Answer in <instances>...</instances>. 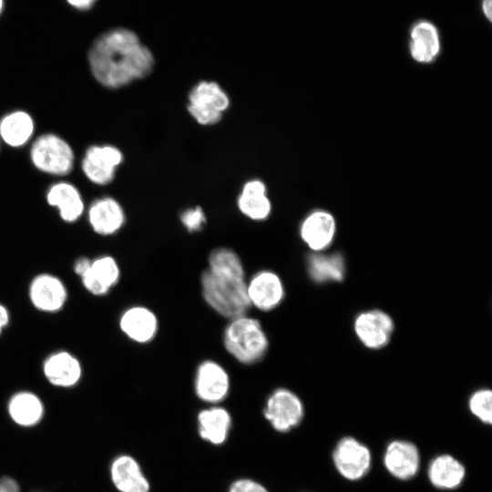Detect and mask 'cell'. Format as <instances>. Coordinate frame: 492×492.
<instances>
[{
  "mask_svg": "<svg viewBox=\"0 0 492 492\" xmlns=\"http://www.w3.org/2000/svg\"><path fill=\"white\" fill-rule=\"evenodd\" d=\"M246 293L250 306L268 312L275 309L282 302L284 286L277 273L262 270L246 281Z\"/></svg>",
  "mask_w": 492,
  "mask_h": 492,
  "instance_id": "30bf717a",
  "label": "cell"
},
{
  "mask_svg": "<svg viewBox=\"0 0 492 492\" xmlns=\"http://www.w3.org/2000/svg\"><path fill=\"white\" fill-rule=\"evenodd\" d=\"M90 71L101 86L117 89L147 77L154 59L130 30L112 29L100 35L87 52Z\"/></svg>",
  "mask_w": 492,
  "mask_h": 492,
  "instance_id": "6da1fadb",
  "label": "cell"
},
{
  "mask_svg": "<svg viewBox=\"0 0 492 492\" xmlns=\"http://www.w3.org/2000/svg\"><path fill=\"white\" fill-rule=\"evenodd\" d=\"M0 147H1V139H0Z\"/></svg>",
  "mask_w": 492,
  "mask_h": 492,
  "instance_id": "74e56055",
  "label": "cell"
},
{
  "mask_svg": "<svg viewBox=\"0 0 492 492\" xmlns=\"http://www.w3.org/2000/svg\"><path fill=\"white\" fill-rule=\"evenodd\" d=\"M428 478L433 486L440 489H454L465 477V467L450 455L435 457L428 466Z\"/></svg>",
  "mask_w": 492,
  "mask_h": 492,
  "instance_id": "cb8c5ba5",
  "label": "cell"
},
{
  "mask_svg": "<svg viewBox=\"0 0 492 492\" xmlns=\"http://www.w3.org/2000/svg\"><path fill=\"white\" fill-rule=\"evenodd\" d=\"M2 8H3V0H0V13L2 11Z\"/></svg>",
  "mask_w": 492,
  "mask_h": 492,
  "instance_id": "8d00e7d4",
  "label": "cell"
},
{
  "mask_svg": "<svg viewBox=\"0 0 492 492\" xmlns=\"http://www.w3.org/2000/svg\"><path fill=\"white\" fill-rule=\"evenodd\" d=\"M69 5L80 10L89 9L96 0H67Z\"/></svg>",
  "mask_w": 492,
  "mask_h": 492,
  "instance_id": "836d02e7",
  "label": "cell"
},
{
  "mask_svg": "<svg viewBox=\"0 0 492 492\" xmlns=\"http://www.w3.org/2000/svg\"><path fill=\"white\" fill-rule=\"evenodd\" d=\"M335 232L333 217L323 210L308 215L302 223L300 233L302 241L313 251H321L330 245Z\"/></svg>",
  "mask_w": 492,
  "mask_h": 492,
  "instance_id": "ffe728a7",
  "label": "cell"
},
{
  "mask_svg": "<svg viewBox=\"0 0 492 492\" xmlns=\"http://www.w3.org/2000/svg\"><path fill=\"white\" fill-rule=\"evenodd\" d=\"M241 213L253 220H263L271 212V202L266 196V187L258 179L248 181L238 199Z\"/></svg>",
  "mask_w": 492,
  "mask_h": 492,
  "instance_id": "d4e9b609",
  "label": "cell"
},
{
  "mask_svg": "<svg viewBox=\"0 0 492 492\" xmlns=\"http://www.w3.org/2000/svg\"><path fill=\"white\" fill-rule=\"evenodd\" d=\"M198 430L200 436L212 445L223 444L231 426V417L228 410L214 405L199 412Z\"/></svg>",
  "mask_w": 492,
  "mask_h": 492,
  "instance_id": "7402d4cb",
  "label": "cell"
},
{
  "mask_svg": "<svg viewBox=\"0 0 492 492\" xmlns=\"http://www.w3.org/2000/svg\"><path fill=\"white\" fill-rule=\"evenodd\" d=\"M409 52L419 63H431L441 52V36L436 24L428 19H417L409 28Z\"/></svg>",
  "mask_w": 492,
  "mask_h": 492,
  "instance_id": "8fae6325",
  "label": "cell"
},
{
  "mask_svg": "<svg viewBox=\"0 0 492 492\" xmlns=\"http://www.w3.org/2000/svg\"><path fill=\"white\" fill-rule=\"evenodd\" d=\"M394 330L392 318L383 311L361 313L354 321V332L368 348L378 349L388 343Z\"/></svg>",
  "mask_w": 492,
  "mask_h": 492,
  "instance_id": "7c38bea8",
  "label": "cell"
},
{
  "mask_svg": "<svg viewBox=\"0 0 492 492\" xmlns=\"http://www.w3.org/2000/svg\"><path fill=\"white\" fill-rule=\"evenodd\" d=\"M228 492H268V490L260 483L249 479L241 478L235 480L229 488Z\"/></svg>",
  "mask_w": 492,
  "mask_h": 492,
  "instance_id": "f546056e",
  "label": "cell"
},
{
  "mask_svg": "<svg viewBox=\"0 0 492 492\" xmlns=\"http://www.w3.org/2000/svg\"><path fill=\"white\" fill-rule=\"evenodd\" d=\"M333 460L343 477L357 480L367 474L371 466V454L367 446L355 438L347 436L337 443Z\"/></svg>",
  "mask_w": 492,
  "mask_h": 492,
  "instance_id": "ba28073f",
  "label": "cell"
},
{
  "mask_svg": "<svg viewBox=\"0 0 492 492\" xmlns=\"http://www.w3.org/2000/svg\"><path fill=\"white\" fill-rule=\"evenodd\" d=\"M46 201L56 207L60 218L66 222H75L84 211V202L78 190L69 182L59 181L46 191Z\"/></svg>",
  "mask_w": 492,
  "mask_h": 492,
  "instance_id": "44dd1931",
  "label": "cell"
},
{
  "mask_svg": "<svg viewBox=\"0 0 492 492\" xmlns=\"http://www.w3.org/2000/svg\"><path fill=\"white\" fill-rule=\"evenodd\" d=\"M109 477L118 492L149 491V482L139 463L129 454H119L112 459Z\"/></svg>",
  "mask_w": 492,
  "mask_h": 492,
  "instance_id": "4fadbf2b",
  "label": "cell"
},
{
  "mask_svg": "<svg viewBox=\"0 0 492 492\" xmlns=\"http://www.w3.org/2000/svg\"><path fill=\"white\" fill-rule=\"evenodd\" d=\"M80 278L84 287L93 295H105L109 291L93 275L90 269Z\"/></svg>",
  "mask_w": 492,
  "mask_h": 492,
  "instance_id": "4dcf8cb0",
  "label": "cell"
},
{
  "mask_svg": "<svg viewBox=\"0 0 492 492\" xmlns=\"http://www.w3.org/2000/svg\"><path fill=\"white\" fill-rule=\"evenodd\" d=\"M9 323V313L6 308L0 304V334L3 331V328L5 327Z\"/></svg>",
  "mask_w": 492,
  "mask_h": 492,
  "instance_id": "d590c367",
  "label": "cell"
},
{
  "mask_svg": "<svg viewBox=\"0 0 492 492\" xmlns=\"http://www.w3.org/2000/svg\"><path fill=\"white\" fill-rule=\"evenodd\" d=\"M231 380L228 372L219 363L206 360L196 370L194 388L197 396L203 402L218 404L230 392Z\"/></svg>",
  "mask_w": 492,
  "mask_h": 492,
  "instance_id": "9c48e42d",
  "label": "cell"
},
{
  "mask_svg": "<svg viewBox=\"0 0 492 492\" xmlns=\"http://www.w3.org/2000/svg\"><path fill=\"white\" fill-rule=\"evenodd\" d=\"M87 216L93 231L103 236L114 234L125 222L122 207L109 197L96 200L90 205Z\"/></svg>",
  "mask_w": 492,
  "mask_h": 492,
  "instance_id": "d6986e66",
  "label": "cell"
},
{
  "mask_svg": "<svg viewBox=\"0 0 492 492\" xmlns=\"http://www.w3.org/2000/svg\"><path fill=\"white\" fill-rule=\"evenodd\" d=\"M10 419L22 427L37 425L44 415V404L40 396L32 391L24 390L13 394L6 404Z\"/></svg>",
  "mask_w": 492,
  "mask_h": 492,
  "instance_id": "ac0fdd59",
  "label": "cell"
},
{
  "mask_svg": "<svg viewBox=\"0 0 492 492\" xmlns=\"http://www.w3.org/2000/svg\"><path fill=\"white\" fill-rule=\"evenodd\" d=\"M181 222L189 231H200L206 219L200 207L184 211L180 217Z\"/></svg>",
  "mask_w": 492,
  "mask_h": 492,
  "instance_id": "f1b7e54d",
  "label": "cell"
},
{
  "mask_svg": "<svg viewBox=\"0 0 492 492\" xmlns=\"http://www.w3.org/2000/svg\"><path fill=\"white\" fill-rule=\"evenodd\" d=\"M0 491L1 492H21L18 482L9 477L3 476L0 477Z\"/></svg>",
  "mask_w": 492,
  "mask_h": 492,
  "instance_id": "1f68e13d",
  "label": "cell"
},
{
  "mask_svg": "<svg viewBox=\"0 0 492 492\" xmlns=\"http://www.w3.org/2000/svg\"><path fill=\"white\" fill-rule=\"evenodd\" d=\"M90 266H91L90 260H88L87 258H79L76 261L74 264V271L76 274L81 277L90 269Z\"/></svg>",
  "mask_w": 492,
  "mask_h": 492,
  "instance_id": "d6a6232c",
  "label": "cell"
},
{
  "mask_svg": "<svg viewBox=\"0 0 492 492\" xmlns=\"http://www.w3.org/2000/svg\"><path fill=\"white\" fill-rule=\"evenodd\" d=\"M35 124L26 111L15 110L0 119V139L6 145L18 148L24 146L33 136Z\"/></svg>",
  "mask_w": 492,
  "mask_h": 492,
  "instance_id": "603a6c76",
  "label": "cell"
},
{
  "mask_svg": "<svg viewBox=\"0 0 492 492\" xmlns=\"http://www.w3.org/2000/svg\"><path fill=\"white\" fill-rule=\"evenodd\" d=\"M90 271L108 290L118 282L120 277L119 266L111 256H102L92 261Z\"/></svg>",
  "mask_w": 492,
  "mask_h": 492,
  "instance_id": "4316f807",
  "label": "cell"
},
{
  "mask_svg": "<svg viewBox=\"0 0 492 492\" xmlns=\"http://www.w3.org/2000/svg\"><path fill=\"white\" fill-rule=\"evenodd\" d=\"M303 412L302 403L293 392L278 388L268 396L263 414L273 429L286 433L301 423Z\"/></svg>",
  "mask_w": 492,
  "mask_h": 492,
  "instance_id": "8992f818",
  "label": "cell"
},
{
  "mask_svg": "<svg viewBox=\"0 0 492 492\" xmlns=\"http://www.w3.org/2000/svg\"><path fill=\"white\" fill-rule=\"evenodd\" d=\"M29 157L38 170L54 176H66L74 167L72 148L65 139L53 133L37 137L31 145Z\"/></svg>",
  "mask_w": 492,
  "mask_h": 492,
  "instance_id": "277c9868",
  "label": "cell"
},
{
  "mask_svg": "<svg viewBox=\"0 0 492 492\" xmlns=\"http://www.w3.org/2000/svg\"><path fill=\"white\" fill-rule=\"evenodd\" d=\"M384 462L392 476L406 480L414 477L418 471L419 452L413 443L395 440L387 446Z\"/></svg>",
  "mask_w": 492,
  "mask_h": 492,
  "instance_id": "2e32d148",
  "label": "cell"
},
{
  "mask_svg": "<svg viewBox=\"0 0 492 492\" xmlns=\"http://www.w3.org/2000/svg\"><path fill=\"white\" fill-rule=\"evenodd\" d=\"M119 327L128 339L138 343H147L157 335L159 321L150 309L136 305L121 314Z\"/></svg>",
  "mask_w": 492,
  "mask_h": 492,
  "instance_id": "9a60e30c",
  "label": "cell"
},
{
  "mask_svg": "<svg viewBox=\"0 0 492 492\" xmlns=\"http://www.w3.org/2000/svg\"><path fill=\"white\" fill-rule=\"evenodd\" d=\"M67 290L57 277L42 273L36 276L29 286V298L39 311L55 313L63 308L67 301Z\"/></svg>",
  "mask_w": 492,
  "mask_h": 492,
  "instance_id": "5bb4252c",
  "label": "cell"
},
{
  "mask_svg": "<svg viewBox=\"0 0 492 492\" xmlns=\"http://www.w3.org/2000/svg\"><path fill=\"white\" fill-rule=\"evenodd\" d=\"M1 492V491H0Z\"/></svg>",
  "mask_w": 492,
  "mask_h": 492,
  "instance_id": "f35d334b",
  "label": "cell"
},
{
  "mask_svg": "<svg viewBox=\"0 0 492 492\" xmlns=\"http://www.w3.org/2000/svg\"><path fill=\"white\" fill-rule=\"evenodd\" d=\"M200 277L201 292L208 305L220 315L232 319L246 314L250 306L243 264L228 248H217L209 256Z\"/></svg>",
  "mask_w": 492,
  "mask_h": 492,
  "instance_id": "7a4b0ae2",
  "label": "cell"
},
{
  "mask_svg": "<svg viewBox=\"0 0 492 492\" xmlns=\"http://www.w3.org/2000/svg\"><path fill=\"white\" fill-rule=\"evenodd\" d=\"M307 266L310 277L317 282H340L345 273L344 261L339 253H313Z\"/></svg>",
  "mask_w": 492,
  "mask_h": 492,
  "instance_id": "484cf974",
  "label": "cell"
},
{
  "mask_svg": "<svg viewBox=\"0 0 492 492\" xmlns=\"http://www.w3.org/2000/svg\"><path fill=\"white\" fill-rule=\"evenodd\" d=\"M223 343L227 352L243 364L260 362L269 348L261 323L246 314L230 319L223 332Z\"/></svg>",
  "mask_w": 492,
  "mask_h": 492,
  "instance_id": "3957f363",
  "label": "cell"
},
{
  "mask_svg": "<svg viewBox=\"0 0 492 492\" xmlns=\"http://www.w3.org/2000/svg\"><path fill=\"white\" fill-rule=\"evenodd\" d=\"M481 11L485 18L492 22V0H481Z\"/></svg>",
  "mask_w": 492,
  "mask_h": 492,
  "instance_id": "e575fe53",
  "label": "cell"
},
{
  "mask_svg": "<svg viewBox=\"0 0 492 492\" xmlns=\"http://www.w3.org/2000/svg\"><path fill=\"white\" fill-rule=\"evenodd\" d=\"M43 371L48 383L56 388H71L82 376L79 361L67 352L50 355L44 364Z\"/></svg>",
  "mask_w": 492,
  "mask_h": 492,
  "instance_id": "e0dca14e",
  "label": "cell"
},
{
  "mask_svg": "<svg viewBox=\"0 0 492 492\" xmlns=\"http://www.w3.org/2000/svg\"><path fill=\"white\" fill-rule=\"evenodd\" d=\"M229 105V97L216 82L201 81L189 95L188 110L198 123L213 125L221 119Z\"/></svg>",
  "mask_w": 492,
  "mask_h": 492,
  "instance_id": "5b68a950",
  "label": "cell"
},
{
  "mask_svg": "<svg viewBox=\"0 0 492 492\" xmlns=\"http://www.w3.org/2000/svg\"><path fill=\"white\" fill-rule=\"evenodd\" d=\"M469 409L479 420L486 424L492 421V393L489 389L475 392L469 398Z\"/></svg>",
  "mask_w": 492,
  "mask_h": 492,
  "instance_id": "83f0119b",
  "label": "cell"
},
{
  "mask_svg": "<svg viewBox=\"0 0 492 492\" xmlns=\"http://www.w3.org/2000/svg\"><path fill=\"white\" fill-rule=\"evenodd\" d=\"M123 161L121 150L112 145H92L85 152L81 168L94 184L107 185L115 177L116 168Z\"/></svg>",
  "mask_w": 492,
  "mask_h": 492,
  "instance_id": "52a82bcc",
  "label": "cell"
}]
</instances>
